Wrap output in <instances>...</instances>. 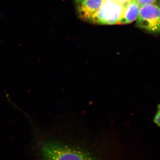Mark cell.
<instances>
[{"label": "cell", "instance_id": "cell-1", "mask_svg": "<svg viewBox=\"0 0 160 160\" xmlns=\"http://www.w3.org/2000/svg\"><path fill=\"white\" fill-rule=\"evenodd\" d=\"M43 142V160H118L114 135L58 127Z\"/></svg>", "mask_w": 160, "mask_h": 160}, {"label": "cell", "instance_id": "cell-2", "mask_svg": "<svg viewBox=\"0 0 160 160\" xmlns=\"http://www.w3.org/2000/svg\"><path fill=\"white\" fill-rule=\"evenodd\" d=\"M124 3L114 0H105L91 22L100 25H118L122 17Z\"/></svg>", "mask_w": 160, "mask_h": 160}, {"label": "cell", "instance_id": "cell-3", "mask_svg": "<svg viewBox=\"0 0 160 160\" xmlns=\"http://www.w3.org/2000/svg\"><path fill=\"white\" fill-rule=\"evenodd\" d=\"M137 26L150 33H160V7L154 4L141 6Z\"/></svg>", "mask_w": 160, "mask_h": 160}, {"label": "cell", "instance_id": "cell-4", "mask_svg": "<svg viewBox=\"0 0 160 160\" xmlns=\"http://www.w3.org/2000/svg\"><path fill=\"white\" fill-rule=\"evenodd\" d=\"M105 0H84L79 3V15L84 21L91 22L95 15L102 6Z\"/></svg>", "mask_w": 160, "mask_h": 160}, {"label": "cell", "instance_id": "cell-5", "mask_svg": "<svg viewBox=\"0 0 160 160\" xmlns=\"http://www.w3.org/2000/svg\"><path fill=\"white\" fill-rule=\"evenodd\" d=\"M140 6L136 0H129L124 3L122 17L118 25L129 24L135 21L139 14Z\"/></svg>", "mask_w": 160, "mask_h": 160}, {"label": "cell", "instance_id": "cell-6", "mask_svg": "<svg viewBox=\"0 0 160 160\" xmlns=\"http://www.w3.org/2000/svg\"><path fill=\"white\" fill-rule=\"evenodd\" d=\"M140 6L149 5V4H153L155 2L156 0H136Z\"/></svg>", "mask_w": 160, "mask_h": 160}, {"label": "cell", "instance_id": "cell-7", "mask_svg": "<svg viewBox=\"0 0 160 160\" xmlns=\"http://www.w3.org/2000/svg\"><path fill=\"white\" fill-rule=\"evenodd\" d=\"M154 122L158 126L160 127V110H158L155 116Z\"/></svg>", "mask_w": 160, "mask_h": 160}, {"label": "cell", "instance_id": "cell-8", "mask_svg": "<svg viewBox=\"0 0 160 160\" xmlns=\"http://www.w3.org/2000/svg\"><path fill=\"white\" fill-rule=\"evenodd\" d=\"M114 1H117V2H121L125 3L129 0H114Z\"/></svg>", "mask_w": 160, "mask_h": 160}, {"label": "cell", "instance_id": "cell-9", "mask_svg": "<svg viewBox=\"0 0 160 160\" xmlns=\"http://www.w3.org/2000/svg\"><path fill=\"white\" fill-rule=\"evenodd\" d=\"M76 1L78 3L81 2H82V1H84V0H76Z\"/></svg>", "mask_w": 160, "mask_h": 160}, {"label": "cell", "instance_id": "cell-10", "mask_svg": "<svg viewBox=\"0 0 160 160\" xmlns=\"http://www.w3.org/2000/svg\"><path fill=\"white\" fill-rule=\"evenodd\" d=\"M158 110H160V104L158 106Z\"/></svg>", "mask_w": 160, "mask_h": 160}, {"label": "cell", "instance_id": "cell-11", "mask_svg": "<svg viewBox=\"0 0 160 160\" xmlns=\"http://www.w3.org/2000/svg\"><path fill=\"white\" fill-rule=\"evenodd\" d=\"M159 5L160 7V1H159Z\"/></svg>", "mask_w": 160, "mask_h": 160}]
</instances>
